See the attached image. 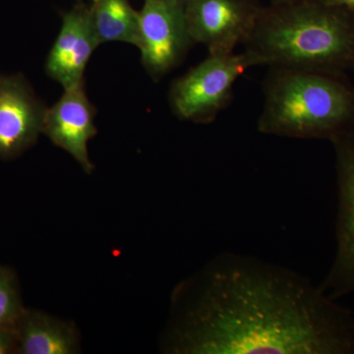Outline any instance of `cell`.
Here are the masks:
<instances>
[{"label": "cell", "instance_id": "6da1fadb", "mask_svg": "<svg viewBox=\"0 0 354 354\" xmlns=\"http://www.w3.org/2000/svg\"><path fill=\"white\" fill-rule=\"evenodd\" d=\"M162 344L180 354H354V315L297 272L223 253L176 288Z\"/></svg>", "mask_w": 354, "mask_h": 354}, {"label": "cell", "instance_id": "7a4b0ae2", "mask_svg": "<svg viewBox=\"0 0 354 354\" xmlns=\"http://www.w3.org/2000/svg\"><path fill=\"white\" fill-rule=\"evenodd\" d=\"M243 46L256 66L344 73L354 68V14L322 0L268 2Z\"/></svg>", "mask_w": 354, "mask_h": 354}, {"label": "cell", "instance_id": "3957f363", "mask_svg": "<svg viewBox=\"0 0 354 354\" xmlns=\"http://www.w3.org/2000/svg\"><path fill=\"white\" fill-rule=\"evenodd\" d=\"M263 93L262 134L332 142L354 132V88L342 73L270 67Z\"/></svg>", "mask_w": 354, "mask_h": 354}, {"label": "cell", "instance_id": "277c9868", "mask_svg": "<svg viewBox=\"0 0 354 354\" xmlns=\"http://www.w3.org/2000/svg\"><path fill=\"white\" fill-rule=\"evenodd\" d=\"M252 58L243 53L212 55L171 83L169 102L180 120L208 124L227 108L234 84L250 67Z\"/></svg>", "mask_w": 354, "mask_h": 354}, {"label": "cell", "instance_id": "5b68a950", "mask_svg": "<svg viewBox=\"0 0 354 354\" xmlns=\"http://www.w3.org/2000/svg\"><path fill=\"white\" fill-rule=\"evenodd\" d=\"M141 62L158 81L183 62L192 46L184 0H144L139 11Z\"/></svg>", "mask_w": 354, "mask_h": 354}, {"label": "cell", "instance_id": "8992f818", "mask_svg": "<svg viewBox=\"0 0 354 354\" xmlns=\"http://www.w3.org/2000/svg\"><path fill=\"white\" fill-rule=\"evenodd\" d=\"M263 6L261 0H184L191 39L212 55L234 53L245 43Z\"/></svg>", "mask_w": 354, "mask_h": 354}, {"label": "cell", "instance_id": "52a82bcc", "mask_svg": "<svg viewBox=\"0 0 354 354\" xmlns=\"http://www.w3.org/2000/svg\"><path fill=\"white\" fill-rule=\"evenodd\" d=\"M337 180V250L320 288L337 300L354 292V132L332 141Z\"/></svg>", "mask_w": 354, "mask_h": 354}, {"label": "cell", "instance_id": "ba28073f", "mask_svg": "<svg viewBox=\"0 0 354 354\" xmlns=\"http://www.w3.org/2000/svg\"><path fill=\"white\" fill-rule=\"evenodd\" d=\"M46 111L23 74L0 73V160L19 157L37 143Z\"/></svg>", "mask_w": 354, "mask_h": 354}, {"label": "cell", "instance_id": "9c48e42d", "mask_svg": "<svg viewBox=\"0 0 354 354\" xmlns=\"http://www.w3.org/2000/svg\"><path fill=\"white\" fill-rule=\"evenodd\" d=\"M95 113L84 81L64 88L59 100L48 108L44 122L43 134L53 145L68 153L87 174H92L95 169L88 157V144L97 133Z\"/></svg>", "mask_w": 354, "mask_h": 354}, {"label": "cell", "instance_id": "30bf717a", "mask_svg": "<svg viewBox=\"0 0 354 354\" xmlns=\"http://www.w3.org/2000/svg\"><path fill=\"white\" fill-rule=\"evenodd\" d=\"M100 46L90 8L78 1L62 16V24L46 62V73L64 88L84 82L88 60Z\"/></svg>", "mask_w": 354, "mask_h": 354}, {"label": "cell", "instance_id": "8fae6325", "mask_svg": "<svg viewBox=\"0 0 354 354\" xmlns=\"http://www.w3.org/2000/svg\"><path fill=\"white\" fill-rule=\"evenodd\" d=\"M15 330L17 353H80V337L75 326L38 310L25 308Z\"/></svg>", "mask_w": 354, "mask_h": 354}, {"label": "cell", "instance_id": "7c38bea8", "mask_svg": "<svg viewBox=\"0 0 354 354\" xmlns=\"http://www.w3.org/2000/svg\"><path fill=\"white\" fill-rule=\"evenodd\" d=\"M88 8L100 44L120 41L138 46L139 12L129 0H92Z\"/></svg>", "mask_w": 354, "mask_h": 354}, {"label": "cell", "instance_id": "4fadbf2b", "mask_svg": "<svg viewBox=\"0 0 354 354\" xmlns=\"http://www.w3.org/2000/svg\"><path fill=\"white\" fill-rule=\"evenodd\" d=\"M24 310L15 272L0 265V327L15 330Z\"/></svg>", "mask_w": 354, "mask_h": 354}, {"label": "cell", "instance_id": "5bb4252c", "mask_svg": "<svg viewBox=\"0 0 354 354\" xmlns=\"http://www.w3.org/2000/svg\"><path fill=\"white\" fill-rule=\"evenodd\" d=\"M17 353L16 330L0 327V354Z\"/></svg>", "mask_w": 354, "mask_h": 354}, {"label": "cell", "instance_id": "9a60e30c", "mask_svg": "<svg viewBox=\"0 0 354 354\" xmlns=\"http://www.w3.org/2000/svg\"><path fill=\"white\" fill-rule=\"evenodd\" d=\"M328 6L344 9L354 14V0H322Z\"/></svg>", "mask_w": 354, "mask_h": 354}, {"label": "cell", "instance_id": "2e32d148", "mask_svg": "<svg viewBox=\"0 0 354 354\" xmlns=\"http://www.w3.org/2000/svg\"><path fill=\"white\" fill-rule=\"evenodd\" d=\"M277 1V0H268V2Z\"/></svg>", "mask_w": 354, "mask_h": 354}, {"label": "cell", "instance_id": "e0dca14e", "mask_svg": "<svg viewBox=\"0 0 354 354\" xmlns=\"http://www.w3.org/2000/svg\"><path fill=\"white\" fill-rule=\"evenodd\" d=\"M353 71L354 72V68L353 69Z\"/></svg>", "mask_w": 354, "mask_h": 354}]
</instances>
